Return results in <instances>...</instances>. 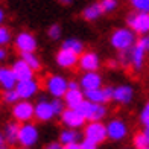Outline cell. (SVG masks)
Returning a JSON list of instances; mask_svg holds the SVG:
<instances>
[{"mask_svg": "<svg viewBox=\"0 0 149 149\" xmlns=\"http://www.w3.org/2000/svg\"><path fill=\"white\" fill-rule=\"evenodd\" d=\"M137 40H139V35L131 28H128V26L116 28L110 33V46L116 52L130 50L137 43Z\"/></svg>", "mask_w": 149, "mask_h": 149, "instance_id": "obj_1", "label": "cell"}, {"mask_svg": "<svg viewBox=\"0 0 149 149\" xmlns=\"http://www.w3.org/2000/svg\"><path fill=\"white\" fill-rule=\"evenodd\" d=\"M43 87L50 97H64L65 91L69 90V79L63 74L52 73L44 78Z\"/></svg>", "mask_w": 149, "mask_h": 149, "instance_id": "obj_2", "label": "cell"}, {"mask_svg": "<svg viewBox=\"0 0 149 149\" xmlns=\"http://www.w3.org/2000/svg\"><path fill=\"white\" fill-rule=\"evenodd\" d=\"M76 110L82 114V117L87 122H96V120H104L108 116V108L107 104H94L91 100H84Z\"/></svg>", "mask_w": 149, "mask_h": 149, "instance_id": "obj_3", "label": "cell"}, {"mask_svg": "<svg viewBox=\"0 0 149 149\" xmlns=\"http://www.w3.org/2000/svg\"><path fill=\"white\" fill-rule=\"evenodd\" d=\"M11 114L12 119L18 123H26L35 119V104L26 99H20L14 105H11Z\"/></svg>", "mask_w": 149, "mask_h": 149, "instance_id": "obj_4", "label": "cell"}, {"mask_svg": "<svg viewBox=\"0 0 149 149\" xmlns=\"http://www.w3.org/2000/svg\"><path fill=\"white\" fill-rule=\"evenodd\" d=\"M125 23L128 28H131L139 37L149 33V12L131 11L126 15Z\"/></svg>", "mask_w": 149, "mask_h": 149, "instance_id": "obj_5", "label": "cell"}, {"mask_svg": "<svg viewBox=\"0 0 149 149\" xmlns=\"http://www.w3.org/2000/svg\"><path fill=\"white\" fill-rule=\"evenodd\" d=\"M82 135L85 139L93 140L94 143L102 145L104 141L108 140V132H107V123H104L102 120L96 122H87L82 128Z\"/></svg>", "mask_w": 149, "mask_h": 149, "instance_id": "obj_6", "label": "cell"}, {"mask_svg": "<svg viewBox=\"0 0 149 149\" xmlns=\"http://www.w3.org/2000/svg\"><path fill=\"white\" fill-rule=\"evenodd\" d=\"M40 141V130L35 123L26 122L20 123V131H18V145L26 146V148H33Z\"/></svg>", "mask_w": 149, "mask_h": 149, "instance_id": "obj_7", "label": "cell"}, {"mask_svg": "<svg viewBox=\"0 0 149 149\" xmlns=\"http://www.w3.org/2000/svg\"><path fill=\"white\" fill-rule=\"evenodd\" d=\"M14 47L18 53L26 52H37L38 49V40L31 31H20L14 37Z\"/></svg>", "mask_w": 149, "mask_h": 149, "instance_id": "obj_8", "label": "cell"}, {"mask_svg": "<svg viewBox=\"0 0 149 149\" xmlns=\"http://www.w3.org/2000/svg\"><path fill=\"white\" fill-rule=\"evenodd\" d=\"M107 132H108V140L122 141L130 134V126H128V123L123 119L114 117L107 122Z\"/></svg>", "mask_w": 149, "mask_h": 149, "instance_id": "obj_9", "label": "cell"}, {"mask_svg": "<svg viewBox=\"0 0 149 149\" xmlns=\"http://www.w3.org/2000/svg\"><path fill=\"white\" fill-rule=\"evenodd\" d=\"M56 117V113L53 110L52 99L47 97H40L35 102V120L41 122V123H47Z\"/></svg>", "mask_w": 149, "mask_h": 149, "instance_id": "obj_10", "label": "cell"}, {"mask_svg": "<svg viewBox=\"0 0 149 149\" xmlns=\"http://www.w3.org/2000/svg\"><path fill=\"white\" fill-rule=\"evenodd\" d=\"M78 67L82 72H99L102 67V59L94 50H84L79 55Z\"/></svg>", "mask_w": 149, "mask_h": 149, "instance_id": "obj_11", "label": "cell"}, {"mask_svg": "<svg viewBox=\"0 0 149 149\" xmlns=\"http://www.w3.org/2000/svg\"><path fill=\"white\" fill-rule=\"evenodd\" d=\"M15 90L18 93L20 99H26V100H32L41 90V84L40 81L32 78V79H26V81H18L15 85Z\"/></svg>", "mask_w": 149, "mask_h": 149, "instance_id": "obj_12", "label": "cell"}, {"mask_svg": "<svg viewBox=\"0 0 149 149\" xmlns=\"http://www.w3.org/2000/svg\"><path fill=\"white\" fill-rule=\"evenodd\" d=\"M59 120L65 128H73V130H81L87 123V120L82 117V114L76 108H65L59 114Z\"/></svg>", "mask_w": 149, "mask_h": 149, "instance_id": "obj_13", "label": "cell"}, {"mask_svg": "<svg viewBox=\"0 0 149 149\" xmlns=\"http://www.w3.org/2000/svg\"><path fill=\"white\" fill-rule=\"evenodd\" d=\"M55 63L59 69L63 70H73L78 67V63H79V55L78 53H74L69 49H64V47H61V49L55 53Z\"/></svg>", "mask_w": 149, "mask_h": 149, "instance_id": "obj_14", "label": "cell"}, {"mask_svg": "<svg viewBox=\"0 0 149 149\" xmlns=\"http://www.w3.org/2000/svg\"><path fill=\"white\" fill-rule=\"evenodd\" d=\"M135 96V90L131 84H119L116 87H113V102H116L117 105L126 107L130 105Z\"/></svg>", "mask_w": 149, "mask_h": 149, "instance_id": "obj_15", "label": "cell"}, {"mask_svg": "<svg viewBox=\"0 0 149 149\" xmlns=\"http://www.w3.org/2000/svg\"><path fill=\"white\" fill-rule=\"evenodd\" d=\"M85 99L91 100L94 104H108L113 100V87L111 85H104L100 88H93L84 91Z\"/></svg>", "mask_w": 149, "mask_h": 149, "instance_id": "obj_16", "label": "cell"}, {"mask_svg": "<svg viewBox=\"0 0 149 149\" xmlns=\"http://www.w3.org/2000/svg\"><path fill=\"white\" fill-rule=\"evenodd\" d=\"M78 81H79L81 88L84 91L104 87V78L99 72H82Z\"/></svg>", "mask_w": 149, "mask_h": 149, "instance_id": "obj_17", "label": "cell"}, {"mask_svg": "<svg viewBox=\"0 0 149 149\" xmlns=\"http://www.w3.org/2000/svg\"><path fill=\"white\" fill-rule=\"evenodd\" d=\"M11 67H12V72H14L17 81H26V79L35 78V72L32 70V67L22 58L15 59L14 63L11 64Z\"/></svg>", "mask_w": 149, "mask_h": 149, "instance_id": "obj_18", "label": "cell"}, {"mask_svg": "<svg viewBox=\"0 0 149 149\" xmlns=\"http://www.w3.org/2000/svg\"><path fill=\"white\" fill-rule=\"evenodd\" d=\"M130 53H131V69L134 72H141L145 67V63H146L148 52L139 43H135L134 47H131Z\"/></svg>", "mask_w": 149, "mask_h": 149, "instance_id": "obj_19", "label": "cell"}, {"mask_svg": "<svg viewBox=\"0 0 149 149\" xmlns=\"http://www.w3.org/2000/svg\"><path fill=\"white\" fill-rule=\"evenodd\" d=\"M17 82L18 81L15 78L14 72H12V67L11 65H5V64L0 65V88L2 90L15 88Z\"/></svg>", "mask_w": 149, "mask_h": 149, "instance_id": "obj_20", "label": "cell"}, {"mask_svg": "<svg viewBox=\"0 0 149 149\" xmlns=\"http://www.w3.org/2000/svg\"><path fill=\"white\" fill-rule=\"evenodd\" d=\"M64 104L67 108H78L85 100V94L82 88H69L64 94Z\"/></svg>", "mask_w": 149, "mask_h": 149, "instance_id": "obj_21", "label": "cell"}, {"mask_svg": "<svg viewBox=\"0 0 149 149\" xmlns=\"http://www.w3.org/2000/svg\"><path fill=\"white\" fill-rule=\"evenodd\" d=\"M102 15H104V11H102V6H100L99 2H93L90 5H87L82 9V12H81L82 20H85V22H88V23L96 22V20H99Z\"/></svg>", "mask_w": 149, "mask_h": 149, "instance_id": "obj_22", "label": "cell"}, {"mask_svg": "<svg viewBox=\"0 0 149 149\" xmlns=\"http://www.w3.org/2000/svg\"><path fill=\"white\" fill-rule=\"evenodd\" d=\"M82 132H79V130H73V128H64L61 130L58 140L63 145H70V143H79L82 140Z\"/></svg>", "mask_w": 149, "mask_h": 149, "instance_id": "obj_23", "label": "cell"}, {"mask_svg": "<svg viewBox=\"0 0 149 149\" xmlns=\"http://www.w3.org/2000/svg\"><path fill=\"white\" fill-rule=\"evenodd\" d=\"M18 131H20V123L17 120H12L8 122L3 128V134H5V139L8 141L9 146H14L18 145Z\"/></svg>", "mask_w": 149, "mask_h": 149, "instance_id": "obj_24", "label": "cell"}, {"mask_svg": "<svg viewBox=\"0 0 149 149\" xmlns=\"http://www.w3.org/2000/svg\"><path fill=\"white\" fill-rule=\"evenodd\" d=\"M61 47H64V49H69V50H72V52H74V53H78V55H81V53L85 50L84 43L81 41L79 38H76V37H70V38L63 40Z\"/></svg>", "mask_w": 149, "mask_h": 149, "instance_id": "obj_25", "label": "cell"}, {"mask_svg": "<svg viewBox=\"0 0 149 149\" xmlns=\"http://www.w3.org/2000/svg\"><path fill=\"white\" fill-rule=\"evenodd\" d=\"M20 58L24 59L26 63H28L33 72H40L43 69V64H41V59H40V56L37 55L35 52H26V53H20Z\"/></svg>", "mask_w": 149, "mask_h": 149, "instance_id": "obj_26", "label": "cell"}, {"mask_svg": "<svg viewBox=\"0 0 149 149\" xmlns=\"http://www.w3.org/2000/svg\"><path fill=\"white\" fill-rule=\"evenodd\" d=\"M149 146V141H148V134L146 131H137L132 135V148L135 149H143Z\"/></svg>", "mask_w": 149, "mask_h": 149, "instance_id": "obj_27", "label": "cell"}, {"mask_svg": "<svg viewBox=\"0 0 149 149\" xmlns=\"http://www.w3.org/2000/svg\"><path fill=\"white\" fill-rule=\"evenodd\" d=\"M14 41V35H12V31L5 24H0V46L6 47Z\"/></svg>", "mask_w": 149, "mask_h": 149, "instance_id": "obj_28", "label": "cell"}, {"mask_svg": "<svg viewBox=\"0 0 149 149\" xmlns=\"http://www.w3.org/2000/svg\"><path fill=\"white\" fill-rule=\"evenodd\" d=\"M130 50L117 52V63H119V67H122V69H131V53H130Z\"/></svg>", "mask_w": 149, "mask_h": 149, "instance_id": "obj_29", "label": "cell"}, {"mask_svg": "<svg viewBox=\"0 0 149 149\" xmlns=\"http://www.w3.org/2000/svg\"><path fill=\"white\" fill-rule=\"evenodd\" d=\"M2 99L5 104L8 105H14L17 100H20V96L15 88H11V90H3V94H2Z\"/></svg>", "mask_w": 149, "mask_h": 149, "instance_id": "obj_30", "label": "cell"}, {"mask_svg": "<svg viewBox=\"0 0 149 149\" xmlns=\"http://www.w3.org/2000/svg\"><path fill=\"white\" fill-rule=\"evenodd\" d=\"M132 11L149 12V0H128Z\"/></svg>", "mask_w": 149, "mask_h": 149, "instance_id": "obj_31", "label": "cell"}, {"mask_svg": "<svg viewBox=\"0 0 149 149\" xmlns=\"http://www.w3.org/2000/svg\"><path fill=\"white\" fill-rule=\"evenodd\" d=\"M47 37H49L52 41H58V40L63 37V28H61L58 23L50 24L49 29H47Z\"/></svg>", "mask_w": 149, "mask_h": 149, "instance_id": "obj_32", "label": "cell"}, {"mask_svg": "<svg viewBox=\"0 0 149 149\" xmlns=\"http://www.w3.org/2000/svg\"><path fill=\"white\" fill-rule=\"evenodd\" d=\"M99 3L102 6L104 14H113L119 8V0H100Z\"/></svg>", "mask_w": 149, "mask_h": 149, "instance_id": "obj_33", "label": "cell"}, {"mask_svg": "<svg viewBox=\"0 0 149 149\" xmlns=\"http://www.w3.org/2000/svg\"><path fill=\"white\" fill-rule=\"evenodd\" d=\"M52 105H53V110H55L58 117H59V114L67 108L65 104H64V100H63V97H52Z\"/></svg>", "mask_w": 149, "mask_h": 149, "instance_id": "obj_34", "label": "cell"}, {"mask_svg": "<svg viewBox=\"0 0 149 149\" xmlns=\"http://www.w3.org/2000/svg\"><path fill=\"white\" fill-rule=\"evenodd\" d=\"M79 148L81 149H97L99 148V145L97 143H94L93 140H90V139H82L79 141Z\"/></svg>", "mask_w": 149, "mask_h": 149, "instance_id": "obj_35", "label": "cell"}, {"mask_svg": "<svg viewBox=\"0 0 149 149\" xmlns=\"http://www.w3.org/2000/svg\"><path fill=\"white\" fill-rule=\"evenodd\" d=\"M137 43H139L141 47H143V49H145L146 52H149V33H146V35H141V37H139Z\"/></svg>", "mask_w": 149, "mask_h": 149, "instance_id": "obj_36", "label": "cell"}, {"mask_svg": "<svg viewBox=\"0 0 149 149\" xmlns=\"http://www.w3.org/2000/svg\"><path fill=\"white\" fill-rule=\"evenodd\" d=\"M43 149H63V143H61L59 140H56V141H50V143H47Z\"/></svg>", "mask_w": 149, "mask_h": 149, "instance_id": "obj_37", "label": "cell"}, {"mask_svg": "<svg viewBox=\"0 0 149 149\" xmlns=\"http://www.w3.org/2000/svg\"><path fill=\"white\" fill-rule=\"evenodd\" d=\"M6 58H8V49L0 46V64H2L3 61H6Z\"/></svg>", "mask_w": 149, "mask_h": 149, "instance_id": "obj_38", "label": "cell"}, {"mask_svg": "<svg viewBox=\"0 0 149 149\" xmlns=\"http://www.w3.org/2000/svg\"><path fill=\"white\" fill-rule=\"evenodd\" d=\"M107 67H108V69H117V67H119L117 58H114V59H108V63H107Z\"/></svg>", "mask_w": 149, "mask_h": 149, "instance_id": "obj_39", "label": "cell"}, {"mask_svg": "<svg viewBox=\"0 0 149 149\" xmlns=\"http://www.w3.org/2000/svg\"><path fill=\"white\" fill-rule=\"evenodd\" d=\"M140 123L143 125L145 131H149V114H148V116H145V117H141V119H140Z\"/></svg>", "mask_w": 149, "mask_h": 149, "instance_id": "obj_40", "label": "cell"}, {"mask_svg": "<svg viewBox=\"0 0 149 149\" xmlns=\"http://www.w3.org/2000/svg\"><path fill=\"white\" fill-rule=\"evenodd\" d=\"M69 88H81V85H79V81H69Z\"/></svg>", "mask_w": 149, "mask_h": 149, "instance_id": "obj_41", "label": "cell"}, {"mask_svg": "<svg viewBox=\"0 0 149 149\" xmlns=\"http://www.w3.org/2000/svg\"><path fill=\"white\" fill-rule=\"evenodd\" d=\"M6 145H8V141L5 139V134L0 131V148H6Z\"/></svg>", "mask_w": 149, "mask_h": 149, "instance_id": "obj_42", "label": "cell"}, {"mask_svg": "<svg viewBox=\"0 0 149 149\" xmlns=\"http://www.w3.org/2000/svg\"><path fill=\"white\" fill-rule=\"evenodd\" d=\"M63 149H81L79 143H70V145H63Z\"/></svg>", "mask_w": 149, "mask_h": 149, "instance_id": "obj_43", "label": "cell"}, {"mask_svg": "<svg viewBox=\"0 0 149 149\" xmlns=\"http://www.w3.org/2000/svg\"><path fill=\"white\" fill-rule=\"evenodd\" d=\"M5 20H6V12L3 8H0V24H5Z\"/></svg>", "mask_w": 149, "mask_h": 149, "instance_id": "obj_44", "label": "cell"}, {"mask_svg": "<svg viewBox=\"0 0 149 149\" xmlns=\"http://www.w3.org/2000/svg\"><path fill=\"white\" fill-rule=\"evenodd\" d=\"M56 2H58L59 5H63V6H69V5L73 3V0H56Z\"/></svg>", "mask_w": 149, "mask_h": 149, "instance_id": "obj_45", "label": "cell"}, {"mask_svg": "<svg viewBox=\"0 0 149 149\" xmlns=\"http://www.w3.org/2000/svg\"><path fill=\"white\" fill-rule=\"evenodd\" d=\"M20 149H33V148H26V146H20Z\"/></svg>", "mask_w": 149, "mask_h": 149, "instance_id": "obj_46", "label": "cell"}, {"mask_svg": "<svg viewBox=\"0 0 149 149\" xmlns=\"http://www.w3.org/2000/svg\"><path fill=\"white\" fill-rule=\"evenodd\" d=\"M146 134H148V141H149V131H146Z\"/></svg>", "mask_w": 149, "mask_h": 149, "instance_id": "obj_47", "label": "cell"}, {"mask_svg": "<svg viewBox=\"0 0 149 149\" xmlns=\"http://www.w3.org/2000/svg\"><path fill=\"white\" fill-rule=\"evenodd\" d=\"M123 149H135V148H123Z\"/></svg>", "mask_w": 149, "mask_h": 149, "instance_id": "obj_48", "label": "cell"}, {"mask_svg": "<svg viewBox=\"0 0 149 149\" xmlns=\"http://www.w3.org/2000/svg\"><path fill=\"white\" fill-rule=\"evenodd\" d=\"M143 149H149V146H146V148H143Z\"/></svg>", "mask_w": 149, "mask_h": 149, "instance_id": "obj_49", "label": "cell"}, {"mask_svg": "<svg viewBox=\"0 0 149 149\" xmlns=\"http://www.w3.org/2000/svg\"><path fill=\"white\" fill-rule=\"evenodd\" d=\"M0 149H6V148H0Z\"/></svg>", "mask_w": 149, "mask_h": 149, "instance_id": "obj_50", "label": "cell"}]
</instances>
